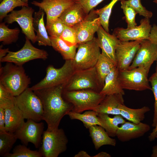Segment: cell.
<instances>
[{"mask_svg": "<svg viewBox=\"0 0 157 157\" xmlns=\"http://www.w3.org/2000/svg\"><path fill=\"white\" fill-rule=\"evenodd\" d=\"M153 2L157 5V0H154Z\"/></svg>", "mask_w": 157, "mask_h": 157, "instance_id": "obj_51", "label": "cell"}, {"mask_svg": "<svg viewBox=\"0 0 157 157\" xmlns=\"http://www.w3.org/2000/svg\"><path fill=\"white\" fill-rule=\"evenodd\" d=\"M15 104V97L0 84V107L5 109Z\"/></svg>", "mask_w": 157, "mask_h": 157, "instance_id": "obj_37", "label": "cell"}, {"mask_svg": "<svg viewBox=\"0 0 157 157\" xmlns=\"http://www.w3.org/2000/svg\"><path fill=\"white\" fill-rule=\"evenodd\" d=\"M121 7L124 14L127 28H131L137 25L135 16L137 14L135 11L126 2V0H120Z\"/></svg>", "mask_w": 157, "mask_h": 157, "instance_id": "obj_36", "label": "cell"}, {"mask_svg": "<svg viewBox=\"0 0 157 157\" xmlns=\"http://www.w3.org/2000/svg\"><path fill=\"white\" fill-rule=\"evenodd\" d=\"M24 6H28V4L24 3L22 0H3L0 4V22L15 8Z\"/></svg>", "mask_w": 157, "mask_h": 157, "instance_id": "obj_34", "label": "cell"}, {"mask_svg": "<svg viewBox=\"0 0 157 157\" xmlns=\"http://www.w3.org/2000/svg\"><path fill=\"white\" fill-rule=\"evenodd\" d=\"M98 16L92 10L85 19L74 26L76 32L77 44L92 40L94 35L101 26Z\"/></svg>", "mask_w": 157, "mask_h": 157, "instance_id": "obj_14", "label": "cell"}, {"mask_svg": "<svg viewBox=\"0 0 157 157\" xmlns=\"http://www.w3.org/2000/svg\"><path fill=\"white\" fill-rule=\"evenodd\" d=\"M156 61V63H157V60Z\"/></svg>", "mask_w": 157, "mask_h": 157, "instance_id": "obj_55", "label": "cell"}, {"mask_svg": "<svg viewBox=\"0 0 157 157\" xmlns=\"http://www.w3.org/2000/svg\"><path fill=\"white\" fill-rule=\"evenodd\" d=\"M150 128V126L146 123L126 122L119 127L116 136L120 141L126 142L142 136Z\"/></svg>", "mask_w": 157, "mask_h": 157, "instance_id": "obj_19", "label": "cell"}, {"mask_svg": "<svg viewBox=\"0 0 157 157\" xmlns=\"http://www.w3.org/2000/svg\"><path fill=\"white\" fill-rule=\"evenodd\" d=\"M65 26L61 20L58 18L53 21L46 27L50 36L60 37Z\"/></svg>", "mask_w": 157, "mask_h": 157, "instance_id": "obj_38", "label": "cell"}, {"mask_svg": "<svg viewBox=\"0 0 157 157\" xmlns=\"http://www.w3.org/2000/svg\"><path fill=\"white\" fill-rule=\"evenodd\" d=\"M98 116L101 122V126L110 137L116 136L119 125L126 122L120 115H115L113 117H111L107 114L98 113Z\"/></svg>", "mask_w": 157, "mask_h": 157, "instance_id": "obj_27", "label": "cell"}, {"mask_svg": "<svg viewBox=\"0 0 157 157\" xmlns=\"http://www.w3.org/2000/svg\"><path fill=\"white\" fill-rule=\"evenodd\" d=\"M88 15L80 4L75 2L65 10L59 18L66 26L72 27L83 20Z\"/></svg>", "mask_w": 157, "mask_h": 157, "instance_id": "obj_22", "label": "cell"}, {"mask_svg": "<svg viewBox=\"0 0 157 157\" xmlns=\"http://www.w3.org/2000/svg\"><path fill=\"white\" fill-rule=\"evenodd\" d=\"M157 60V45L149 40L141 41L140 46L128 69L140 66L150 68Z\"/></svg>", "mask_w": 157, "mask_h": 157, "instance_id": "obj_17", "label": "cell"}, {"mask_svg": "<svg viewBox=\"0 0 157 157\" xmlns=\"http://www.w3.org/2000/svg\"><path fill=\"white\" fill-rule=\"evenodd\" d=\"M92 157H110L111 156L107 152L102 151L92 156Z\"/></svg>", "mask_w": 157, "mask_h": 157, "instance_id": "obj_48", "label": "cell"}, {"mask_svg": "<svg viewBox=\"0 0 157 157\" xmlns=\"http://www.w3.org/2000/svg\"><path fill=\"white\" fill-rule=\"evenodd\" d=\"M103 87L94 67L75 71L64 86L63 90L67 91L89 90L100 93Z\"/></svg>", "mask_w": 157, "mask_h": 157, "instance_id": "obj_5", "label": "cell"}, {"mask_svg": "<svg viewBox=\"0 0 157 157\" xmlns=\"http://www.w3.org/2000/svg\"><path fill=\"white\" fill-rule=\"evenodd\" d=\"M157 74V63H156V72Z\"/></svg>", "mask_w": 157, "mask_h": 157, "instance_id": "obj_52", "label": "cell"}, {"mask_svg": "<svg viewBox=\"0 0 157 157\" xmlns=\"http://www.w3.org/2000/svg\"><path fill=\"white\" fill-rule=\"evenodd\" d=\"M156 138H157V135H156Z\"/></svg>", "mask_w": 157, "mask_h": 157, "instance_id": "obj_53", "label": "cell"}, {"mask_svg": "<svg viewBox=\"0 0 157 157\" xmlns=\"http://www.w3.org/2000/svg\"><path fill=\"white\" fill-rule=\"evenodd\" d=\"M90 136L92 138L96 150L104 145L115 146L116 141L110 138L105 129L101 126L95 125L88 128Z\"/></svg>", "mask_w": 157, "mask_h": 157, "instance_id": "obj_25", "label": "cell"}, {"mask_svg": "<svg viewBox=\"0 0 157 157\" xmlns=\"http://www.w3.org/2000/svg\"><path fill=\"white\" fill-rule=\"evenodd\" d=\"M104 0H74L80 4L85 13L88 14L93 9Z\"/></svg>", "mask_w": 157, "mask_h": 157, "instance_id": "obj_42", "label": "cell"}, {"mask_svg": "<svg viewBox=\"0 0 157 157\" xmlns=\"http://www.w3.org/2000/svg\"><path fill=\"white\" fill-rule=\"evenodd\" d=\"M45 77L40 82L30 88L33 91L60 85L64 86L75 72L72 60H66L59 68L50 65L46 69Z\"/></svg>", "mask_w": 157, "mask_h": 157, "instance_id": "obj_6", "label": "cell"}, {"mask_svg": "<svg viewBox=\"0 0 157 157\" xmlns=\"http://www.w3.org/2000/svg\"><path fill=\"white\" fill-rule=\"evenodd\" d=\"M3 0H0V1H2Z\"/></svg>", "mask_w": 157, "mask_h": 157, "instance_id": "obj_54", "label": "cell"}, {"mask_svg": "<svg viewBox=\"0 0 157 157\" xmlns=\"http://www.w3.org/2000/svg\"><path fill=\"white\" fill-rule=\"evenodd\" d=\"M120 115L129 122L135 124H138L143 121L145 118V114L150 110V108L147 106L133 109L127 107L124 104L120 106Z\"/></svg>", "mask_w": 157, "mask_h": 157, "instance_id": "obj_28", "label": "cell"}, {"mask_svg": "<svg viewBox=\"0 0 157 157\" xmlns=\"http://www.w3.org/2000/svg\"><path fill=\"white\" fill-rule=\"evenodd\" d=\"M116 66H117L112 61L101 53L95 67L99 79L103 87L106 77Z\"/></svg>", "mask_w": 157, "mask_h": 157, "instance_id": "obj_30", "label": "cell"}, {"mask_svg": "<svg viewBox=\"0 0 157 157\" xmlns=\"http://www.w3.org/2000/svg\"><path fill=\"white\" fill-rule=\"evenodd\" d=\"M5 23L4 22L0 24V41L3 45H8L17 41L20 30L17 28H9Z\"/></svg>", "mask_w": 157, "mask_h": 157, "instance_id": "obj_31", "label": "cell"}, {"mask_svg": "<svg viewBox=\"0 0 157 157\" xmlns=\"http://www.w3.org/2000/svg\"><path fill=\"white\" fill-rule=\"evenodd\" d=\"M26 146L19 144L13 149L11 153H10L6 157H42V155L39 151H33L27 147Z\"/></svg>", "mask_w": 157, "mask_h": 157, "instance_id": "obj_35", "label": "cell"}, {"mask_svg": "<svg viewBox=\"0 0 157 157\" xmlns=\"http://www.w3.org/2000/svg\"><path fill=\"white\" fill-rule=\"evenodd\" d=\"M63 88L64 86L60 85L33 91L42 101L43 120L47 124L48 130L58 129L63 117L73 109L72 105L63 97Z\"/></svg>", "mask_w": 157, "mask_h": 157, "instance_id": "obj_1", "label": "cell"}, {"mask_svg": "<svg viewBox=\"0 0 157 157\" xmlns=\"http://www.w3.org/2000/svg\"><path fill=\"white\" fill-rule=\"evenodd\" d=\"M150 68L140 66L131 69L119 71V79L122 88L137 91L151 90L148 78Z\"/></svg>", "mask_w": 157, "mask_h": 157, "instance_id": "obj_9", "label": "cell"}, {"mask_svg": "<svg viewBox=\"0 0 157 157\" xmlns=\"http://www.w3.org/2000/svg\"><path fill=\"white\" fill-rule=\"evenodd\" d=\"M5 126L4 109L0 107V133L6 132Z\"/></svg>", "mask_w": 157, "mask_h": 157, "instance_id": "obj_43", "label": "cell"}, {"mask_svg": "<svg viewBox=\"0 0 157 157\" xmlns=\"http://www.w3.org/2000/svg\"><path fill=\"white\" fill-rule=\"evenodd\" d=\"M97 32L99 46L102 50L101 53L110 59L117 66L116 50L120 40L113 34H110L106 32L101 25Z\"/></svg>", "mask_w": 157, "mask_h": 157, "instance_id": "obj_18", "label": "cell"}, {"mask_svg": "<svg viewBox=\"0 0 157 157\" xmlns=\"http://www.w3.org/2000/svg\"><path fill=\"white\" fill-rule=\"evenodd\" d=\"M60 37L70 45L77 44L76 43V32L73 26L65 25Z\"/></svg>", "mask_w": 157, "mask_h": 157, "instance_id": "obj_41", "label": "cell"}, {"mask_svg": "<svg viewBox=\"0 0 157 157\" xmlns=\"http://www.w3.org/2000/svg\"><path fill=\"white\" fill-rule=\"evenodd\" d=\"M17 138L14 133L6 132L0 133V156H6L10 153Z\"/></svg>", "mask_w": 157, "mask_h": 157, "instance_id": "obj_32", "label": "cell"}, {"mask_svg": "<svg viewBox=\"0 0 157 157\" xmlns=\"http://www.w3.org/2000/svg\"><path fill=\"white\" fill-rule=\"evenodd\" d=\"M51 46L56 51L60 54L63 59L66 60H73L76 53L78 45H70L60 37L49 36Z\"/></svg>", "mask_w": 157, "mask_h": 157, "instance_id": "obj_26", "label": "cell"}, {"mask_svg": "<svg viewBox=\"0 0 157 157\" xmlns=\"http://www.w3.org/2000/svg\"><path fill=\"white\" fill-rule=\"evenodd\" d=\"M151 26L149 19L144 18L141 20L139 26L131 28H117L113 34L121 41L149 40Z\"/></svg>", "mask_w": 157, "mask_h": 157, "instance_id": "obj_13", "label": "cell"}, {"mask_svg": "<svg viewBox=\"0 0 157 157\" xmlns=\"http://www.w3.org/2000/svg\"><path fill=\"white\" fill-rule=\"evenodd\" d=\"M157 135V125L153 130L148 136V139L150 141H154L156 138V137Z\"/></svg>", "mask_w": 157, "mask_h": 157, "instance_id": "obj_45", "label": "cell"}, {"mask_svg": "<svg viewBox=\"0 0 157 157\" xmlns=\"http://www.w3.org/2000/svg\"><path fill=\"white\" fill-rule=\"evenodd\" d=\"M67 115L71 119H77L81 121L87 129L95 125L101 126L98 113L93 110H86L82 114L70 111L68 113Z\"/></svg>", "mask_w": 157, "mask_h": 157, "instance_id": "obj_29", "label": "cell"}, {"mask_svg": "<svg viewBox=\"0 0 157 157\" xmlns=\"http://www.w3.org/2000/svg\"><path fill=\"white\" fill-rule=\"evenodd\" d=\"M23 47L15 52L9 51L7 54L0 60V62H10L18 66H22L25 63L36 59L45 60L48 56L45 50L34 47L30 40L26 38Z\"/></svg>", "mask_w": 157, "mask_h": 157, "instance_id": "obj_10", "label": "cell"}, {"mask_svg": "<svg viewBox=\"0 0 157 157\" xmlns=\"http://www.w3.org/2000/svg\"><path fill=\"white\" fill-rule=\"evenodd\" d=\"M151 84V90L154 97V114L152 126L155 127L157 125V74L156 72L153 74L149 79Z\"/></svg>", "mask_w": 157, "mask_h": 157, "instance_id": "obj_39", "label": "cell"}, {"mask_svg": "<svg viewBox=\"0 0 157 157\" xmlns=\"http://www.w3.org/2000/svg\"><path fill=\"white\" fill-rule=\"evenodd\" d=\"M126 1L140 15L149 19L152 17V13L142 5L141 0H127Z\"/></svg>", "mask_w": 157, "mask_h": 157, "instance_id": "obj_40", "label": "cell"}, {"mask_svg": "<svg viewBox=\"0 0 157 157\" xmlns=\"http://www.w3.org/2000/svg\"><path fill=\"white\" fill-rule=\"evenodd\" d=\"M68 142L67 138L62 129L53 130L47 129L43 133L39 151L44 157H58L65 151Z\"/></svg>", "mask_w": 157, "mask_h": 157, "instance_id": "obj_8", "label": "cell"}, {"mask_svg": "<svg viewBox=\"0 0 157 157\" xmlns=\"http://www.w3.org/2000/svg\"><path fill=\"white\" fill-rule=\"evenodd\" d=\"M44 124L31 119H27L14 133L17 139L27 146L29 142L38 148L41 144L44 132Z\"/></svg>", "mask_w": 157, "mask_h": 157, "instance_id": "obj_12", "label": "cell"}, {"mask_svg": "<svg viewBox=\"0 0 157 157\" xmlns=\"http://www.w3.org/2000/svg\"><path fill=\"white\" fill-rule=\"evenodd\" d=\"M124 95L115 94L106 95L93 110L98 113L117 115H120V107L124 104Z\"/></svg>", "mask_w": 157, "mask_h": 157, "instance_id": "obj_20", "label": "cell"}, {"mask_svg": "<svg viewBox=\"0 0 157 157\" xmlns=\"http://www.w3.org/2000/svg\"><path fill=\"white\" fill-rule=\"evenodd\" d=\"M30 78L25 72L22 66L7 62L0 69V84L14 96L19 95L28 88Z\"/></svg>", "mask_w": 157, "mask_h": 157, "instance_id": "obj_2", "label": "cell"}, {"mask_svg": "<svg viewBox=\"0 0 157 157\" xmlns=\"http://www.w3.org/2000/svg\"><path fill=\"white\" fill-rule=\"evenodd\" d=\"M78 45L77 50L72 60L75 71L94 67L101 53L97 38Z\"/></svg>", "mask_w": 157, "mask_h": 157, "instance_id": "obj_7", "label": "cell"}, {"mask_svg": "<svg viewBox=\"0 0 157 157\" xmlns=\"http://www.w3.org/2000/svg\"><path fill=\"white\" fill-rule=\"evenodd\" d=\"M44 12L41 8L35 12L33 19V27L36 33L37 42L39 46H51V40L45 26L44 17Z\"/></svg>", "mask_w": 157, "mask_h": 157, "instance_id": "obj_21", "label": "cell"}, {"mask_svg": "<svg viewBox=\"0 0 157 157\" xmlns=\"http://www.w3.org/2000/svg\"><path fill=\"white\" fill-rule=\"evenodd\" d=\"M152 153L151 157H157V145L153 146L152 147Z\"/></svg>", "mask_w": 157, "mask_h": 157, "instance_id": "obj_49", "label": "cell"}, {"mask_svg": "<svg viewBox=\"0 0 157 157\" xmlns=\"http://www.w3.org/2000/svg\"><path fill=\"white\" fill-rule=\"evenodd\" d=\"M7 132L14 133L24 122L23 114L15 104L4 109Z\"/></svg>", "mask_w": 157, "mask_h": 157, "instance_id": "obj_23", "label": "cell"}, {"mask_svg": "<svg viewBox=\"0 0 157 157\" xmlns=\"http://www.w3.org/2000/svg\"><path fill=\"white\" fill-rule=\"evenodd\" d=\"M34 11L32 7L24 6L20 10H13L5 18V22L8 24L17 22L21 27L26 38L33 43L37 42L33 27V15Z\"/></svg>", "mask_w": 157, "mask_h": 157, "instance_id": "obj_11", "label": "cell"}, {"mask_svg": "<svg viewBox=\"0 0 157 157\" xmlns=\"http://www.w3.org/2000/svg\"><path fill=\"white\" fill-rule=\"evenodd\" d=\"M15 104L24 119L38 122L43 120V109L42 101L33 91L28 87L15 97Z\"/></svg>", "mask_w": 157, "mask_h": 157, "instance_id": "obj_4", "label": "cell"}, {"mask_svg": "<svg viewBox=\"0 0 157 157\" xmlns=\"http://www.w3.org/2000/svg\"><path fill=\"white\" fill-rule=\"evenodd\" d=\"M9 50V49H3L2 46H0V60L5 57L8 53Z\"/></svg>", "mask_w": 157, "mask_h": 157, "instance_id": "obj_47", "label": "cell"}, {"mask_svg": "<svg viewBox=\"0 0 157 157\" xmlns=\"http://www.w3.org/2000/svg\"><path fill=\"white\" fill-rule=\"evenodd\" d=\"M149 40L157 45V25L153 24L151 29Z\"/></svg>", "mask_w": 157, "mask_h": 157, "instance_id": "obj_44", "label": "cell"}, {"mask_svg": "<svg viewBox=\"0 0 157 157\" xmlns=\"http://www.w3.org/2000/svg\"><path fill=\"white\" fill-rule=\"evenodd\" d=\"M119 73L118 69L115 67L106 77L100 93L105 96L119 94H124L119 82Z\"/></svg>", "mask_w": 157, "mask_h": 157, "instance_id": "obj_24", "label": "cell"}, {"mask_svg": "<svg viewBox=\"0 0 157 157\" xmlns=\"http://www.w3.org/2000/svg\"><path fill=\"white\" fill-rule=\"evenodd\" d=\"M120 0H111L107 5L100 9L94 10L99 19L101 25L107 32H109V20L112 9L115 4Z\"/></svg>", "mask_w": 157, "mask_h": 157, "instance_id": "obj_33", "label": "cell"}, {"mask_svg": "<svg viewBox=\"0 0 157 157\" xmlns=\"http://www.w3.org/2000/svg\"><path fill=\"white\" fill-rule=\"evenodd\" d=\"M31 3L42 9L47 16L46 26L60 17L64 11L75 3L74 0H41Z\"/></svg>", "mask_w": 157, "mask_h": 157, "instance_id": "obj_16", "label": "cell"}, {"mask_svg": "<svg viewBox=\"0 0 157 157\" xmlns=\"http://www.w3.org/2000/svg\"><path fill=\"white\" fill-rule=\"evenodd\" d=\"M28 0H22L23 2L26 4H28Z\"/></svg>", "mask_w": 157, "mask_h": 157, "instance_id": "obj_50", "label": "cell"}, {"mask_svg": "<svg viewBox=\"0 0 157 157\" xmlns=\"http://www.w3.org/2000/svg\"><path fill=\"white\" fill-rule=\"evenodd\" d=\"M74 157H92L86 151H81L77 154H75Z\"/></svg>", "mask_w": 157, "mask_h": 157, "instance_id": "obj_46", "label": "cell"}, {"mask_svg": "<svg viewBox=\"0 0 157 157\" xmlns=\"http://www.w3.org/2000/svg\"><path fill=\"white\" fill-rule=\"evenodd\" d=\"M141 41L120 40L115 52L117 67L119 71L129 69L139 48Z\"/></svg>", "mask_w": 157, "mask_h": 157, "instance_id": "obj_15", "label": "cell"}, {"mask_svg": "<svg viewBox=\"0 0 157 157\" xmlns=\"http://www.w3.org/2000/svg\"><path fill=\"white\" fill-rule=\"evenodd\" d=\"M62 95L65 100L72 105V111L79 113L93 110L106 96L89 90L67 91L63 90Z\"/></svg>", "mask_w": 157, "mask_h": 157, "instance_id": "obj_3", "label": "cell"}]
</instances>
